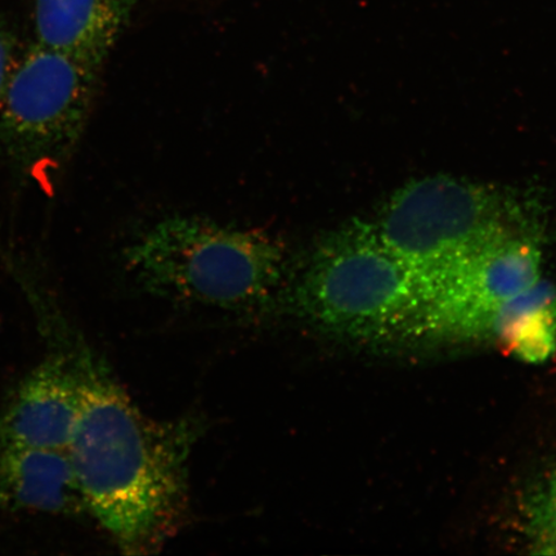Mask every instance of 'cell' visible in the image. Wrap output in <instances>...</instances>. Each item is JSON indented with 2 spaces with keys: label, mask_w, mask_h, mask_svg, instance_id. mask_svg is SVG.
Returning a JSON list of instances; mask_svg holds the SVG:
<instances>
[{
  "label": "cell",
  "mask_w": 556,
  "mask_h": 556,
  "mask_svg": "<svg viewBox=\"0 0 556 556\" xmlns=\"http://www.w3.org/2000/svg\"><path fill=\"white\" fill-rule=\"evenodd\" d=\"M542 252L516 226L476 250L430 296L426 338H492L505 305L541 280Z\"/></svg>",
  "instance_id": "obj_6"
},
{
  "label": "cell",
  "mask_w": 556,
  "mask_h": 556,
  "mask_svg": "<svg viewBox=\"0 0 556 556\" xmlns=\"http://www.w3.org/2000/svg\"><path fill=\"white\" fill-rule=\"evenodd\" d=\"M74 358L80 408L67 454L88 513L124 554H155L185 525L197 430L143 414L92 353Z\"/></svg>",
  "instance_id": "obj_1"
},
{
  "label": "cell",
  "mask_w": 556,
  "mask_h": 556,
  "mask_svg": "<svg viewBox=\"0 0 556 556\" xmlns=\"http://www.w3.org/2000/svg\"><path fill=\"white\" fill-rule=\"evenodd\" d=\"M526 533L534 552L556 554V470L551 472L528 498Z\"/></svg>",
  "instance_id": "obj_11"
},
{
  "label": "cell",
  "mask_w": 556,
  "mask_h": 556,
  "mask_svg": "<svg viewBox=\"0 0 556 556\" xmlns=\"http://www.w3.org/2000/svg\"><path fill=\"white\" fill-rule=\"evenodd\" d=\"M375 225L430 302L468 256L520 224L516 206L493 187L437 176L403 187Z\"/></svg>",
  "instance_id": "obj_4"
},
{
  "label": "cell",
  "mask_w": 556,
  "mask_h": 556,
  "mask_svg": "<svg viewBox=\"0 0 556 556\" xmlns=\"http://www.w3.org/2000/svg\"><path fill=\"white\" fill-rule=\"evenodd\" d=\"M125 264L148 293L204 307L258 312L287 303L295 268L267 229L174 215L125 249Z\"/></svg>",
  "instance_id": "obj_3"
},
{
  "label": "cell",
  "mask_w": 556,
  "mask_h": 556,
  "mask_svg": "<svg viewBox=\"0 0 556 556\" xmlns=\"http://www.w3.org/2000/svg\"><path fill=\"white\" fill-rule=\"evenodd\" d=\"M15 50L9 35L0 31V97H2L7 85L15 70Z\"/></svg>",
  "instance_id": "obj_12"
},
{
  "label": "cell",
  "mask_w": 556,
  "mask_h": 556,
  "mask_svg": "<svg viewBox=\"0 0 556 556\" xmlns=\"http://www.w3.org/2000/svg\"><path fill=\"white\" fill-rule=\"evenodd\" d=\"M80 408L75 358L52 356L27 375L0 413V444L67 450Z\"/></svg>",
  "instance_id": "obj_7"
},
{
  "label": "cell",
  "mask_w": 556,
  "mask_h": 556,
  "mask_svg": "<svg viewBox=\"0 0 556 556\" xmlns=\"http://www.w3.org/2000/svg\"><path fill=\"white\" fill-rule=\"evenodd\" d=\"M101 68L35 45L0 97V144L21 168L60 165L73 154L99 88Z\"/></svg>",
  "instance_id": "obj_5"
},
{
  "label": "cell",
  "mask_w": 556,
  "mask_h": 556,
  "mask_svg": "<svg viewBox=\"0 0 556 556\" xmlns=\"http://www.w3.org/2000/svg\"><path fill=\"white\" fill-rule=\"evenodd\" d=\"M0 510L88 513L67 450L0 444Z\"/></svg>",
  "instance_id": "obj_8"
},
{
  "label": "cell",
  "mask_w": 556,
  "mask_h": 556,
  "mask_svg": "<svg viewBox=\"0 0 556 556\" xmlns=\"http://www.w3.org/2000/svg\"><path fill=\"white\" fill-rule=\"evenodd\" d=\"M138 0H35L37 43L102 70Z\"/></svg>",
  "instance_id": "obj_9"
},
{
  "label": "cell",
  "mask_w": 556,
  "mask_h": 556,
  "mask_svg": "<svg viewBox=\"0 0 556 556\" xmlns=\"http://www.w3.org/2000/svg\"><path fill=\"white\" fill-rule=\"evenodd\" d=\"M287 304L313 329L352 344L426 338L427 291L370 222L354 219L323 236L295 268Z\"/></svg>",
  "instance_id": "obj_2"
},
{
  "label": "cell",
  "mask_w": 556,
  "mask_h": 556,
  "mask_svg": "<svg viewBox=\"0 0 556 556\" xmlns=\"http://www.w3.org/2000/svg\"><path fill=\"white\" fill-rule=\"evenodd\" d=\"M492 338L528 363H540L556 348V288L541 278L507 303L496 318Z\"/></svg>",
  "instance_id": "obj_10"
}]
</instances>
